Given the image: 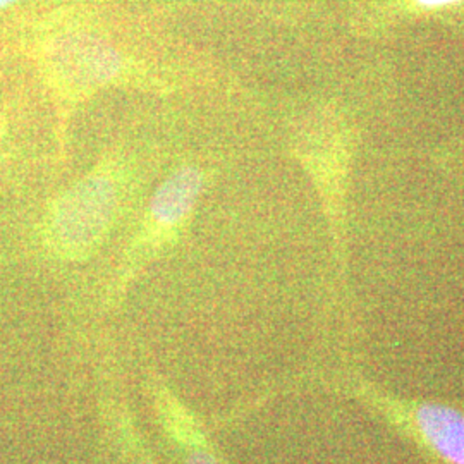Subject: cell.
I'll return each instance as SVG.
<instances>
[{
	"label": "cell",
	"instance_id": "1",
	"mask_svg": "<svg viewBox=\"0 0 464 464\" xmlns=\"http://www.w3.org/2000/svg\"><path fill=\"white\" fill-rule=\"evenodd\" d=\"M34 52L38 74L53 103L63 153L69 121L100 92L167 93L174 88L166 74L76 13H61L45 21L34 36Z\"/></svg>",
	"mask_w": 464,
	"mask_h": 464
},
{
	"label": "cell",
	"instance_id": "2",
	"mask_svg": "<svg viewBox=\"0 0 464 464\" xmlns=\"http://www.w3.org/2000/svg\"><path fill=\"white\" fill-rule=\"evenodd\" d=\"M131 183V162L117 150L105 151L83 176L47 201L36 224L42 248L61 262L93 256L122 214Z\"/></svg>",
	"mask_w": 464,
	"mask_h": 464
},
{
	"label": "cell",
	"instance_id": "3",
	"mask_svg": "<svg viewBox=\"0 0 464 464\" xmlns=\"http://www.w3.org/2000/svg\"><path fill=\"white\" fill-rule=\"evenodd\" d=\"M207 184L208 174L198 164H181L159 184L126 251V277L183 236Z\"/></svg>",
	"mask_w": 464,
	"mask_h": 464
},
{
	"label": "cell",
	"instance_id": "4",
	"mask_svg": "<svg viewBox=\"0 0 464 464\" xmlns=\"http://www.w3.org/2000/svg\"><path fill=\"white\" fill-rule=\"evenodd\" d=\"M416 425L446 461L464 464V415L444 404H421L416 410Z\"/></svg>",
	"mask_w": 464,
	"mask_h": 464
},
{
	"label": "cell",
	"instance_id": "5",
	"mask_svg": "<svg viewBox=\"0 0 464 464\" xmlns=\"http://www.w3.org/2000/svg\"><path fill=\"white\" fill-rule=\"evenodd\" d=\"M160 413L169 431L176 440H179L184 446L198 448L201 442V433L191 416L184 411L183 406L169 396H160Z\"/></svg>",
	"mask_w": 464,
	"mask_h": 464
},
{
	"label": "cell",
	"instance_id": "6",
	"mask_svg": "<svg viewBox=\"0 0 464 464\" xmlns=\"http://www.w3.org/2000/svg\"><path fill=\"white\" fill-rule=\"evenodd\" d=\"M9 136H11V112L4 109L0 112V162L5 159Z\"/></svg>",
	"mask_w": 464,
	"mask_h": 464
},
{
	"label": "cell",
	"instance_id": "7",
	"mask_svg": "<svg viewBox=\"0 0 464 464\" xmlns=\"http://www.w3.org/2000/svg\"><path fill=\"white\" fill-rule=\"evenodd\" d=\"M186 464H218L216 458L203 448H195Z\"/></svg>",
	"mask_w": 464,
	"mask_h": 464
},
{
	"label": "cell",
	"instance_id": "8",
	"mask_svg": "<svg viewBox=\"0 0 464 464\" xmlns=\"http://www.w3.org/2000/svg\"><path fill=\"white\" fill-rule=\"evenodd\" d=\"M418 2L423 5H444V4H452L458 0H418Z\"/></svg>",
	"mask_w": 464,
	"mask_h": 464
},
{
	"label": "cell",
	"instance_id": "9",
	"mask_svg": "<svg viewBox=\"0 0 464 464\" xmlns=\"http://www.w3.org/2000/svg\"><path fill=\"white\" fill-rule=\"evenodd\" d=\"M17 0H0V9H7L13 4H16Z\"/></svg>",
	"mask_w": 464,
	"mask_h": 464
}]
</instances>
